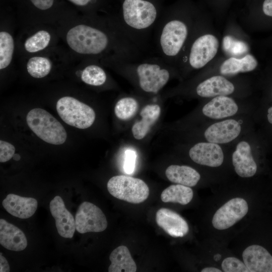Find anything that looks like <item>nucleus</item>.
Instances as JSON below:
<instances>
[{"mask_svg":"<svg viewBox=\"0 0 272 272\" xmlns=\"http://www.w3.org/2000/svg\"><path fill=\"white\" fill-rule=\"evenodd\" d=\"M201 272H221L222 270L214 267H207L203 268Z\"/></svg>","mask_w":272,"mask_h":272,"instance_id":"obj_37","label":"nucleus"},{"mask_svg":"<svg viewBox=\"0 0 272 272\" xmlns=\"http://www.w3.org/2000/svg\"><path fill=\"white\" fill-rule=\"evenodd\" d=\"M248 211V203L244 199L232 198L216 212L212 219L213 226L218 230L228 229L242 219Z\"/></svg>","mask_w":272,"mask_h":272,"instance_id":"obj_12","label":"nucleus"},{"mask_svg":"<svg viewBox=\"0 0 272 272\" xmlns=\"http://www.w3.org/2000/svg\"><path fill=\"white\" fill-rule=\"evenodd\" d=\"M15 49L14 39L7 31L0 32V70L8 67L12 62Z\"/></svg>","mask_w":272,"mask_h":272,"instance_id":"obj_27","label":"nucleus"},{"mask_svg":"<svg viewBox=\"0 0 272 272\" xmlns=\"http://www.w3.org/2000/svg\"><path fill=\"white\" fill-rule=\"evenodd\" d=\"M165 175L170 181L189 187L195 186L201 178L198 171L187 165H171L166 169Z\"/></svg>","mask_w":272,"mask_h":272,"instance_id":"obj_20","label":"nucleus"},{"mask_svg":"<svg viewBox=\"0 0 272 272\" xmlns=\"http://www.w3.org/2000/svg\"><path fill=\"white\" fill-rule=\"evenodd\" d=\"M219 46L217 38L212 34L196 37L191 42L183 63L192 69H201L215 56Z\"/></svg>","mask_w":272,"mask_h":272,"instance_id":"obj_9","label":"nucleus"},{"mask_svg":"<svg viewBox=\"0 0 272 272\" xmlns=\"http://www.w3.org/2000/svg\"><path fill=\"white\" fill-rule=\"evenodd\" d=\"M229 146L198 141L188 150V156L194 163L200 165L218 168L225 162Z\"/></svg>","mask_w":272,"mask_h":272,"instance_id":"obj_10","label":"nucleus"},{"mask_svg":"<svg viewBox=\"0 0 272 272\" xmlns=\"http://www.w3.org/2000/svg\"><path fill=\"white\" fill-rule=\"evenodd\" d=\"M236 91L234 83L223 75H214L200 82L195 88L196 96L210 99L219 96L234 95Z\"/></svg>","mask_w":272,"mask_h":272,"instance_id":"obj_13","label":"nucleus"},{"mask_svg":"<svg viewBox=\"0 0 272 272\" xmlns=\"http://www.w3.org/2000/svg\"><path fill=\"white\" fill-rule=\"evenodd\" d=\"M0 243L8 250L20 251L26 248L27 240L22 230L4 219H1Z\"/></svg>","mask_w":272,"mask_h":272,"instance_id":"obj_18","label":"nucleus"},{"mask_svg":"<svg viewBox=\"0 0 272 272\" xmlns=\"http://www.w3.org/2000/svg\"><path fill=\"white\" fill-rule=\"evenodd\" d=\"M266 118L268 123L272 124V106L269 107L267 110Z\"/></svg>","mask_w":272,"mask_h":272,"instance_id":"obj_38","label":"nucleus"},{"mask_svg":"<svg viewBox=\"0 0 272 272\" xmlns=\"http://www.w3.org/2000/svg\"><path fill=\"white\" fill-rule=\"evenodd\" d=\"M138 108V103L135 99L125 97L120 99L116 103L114 113L118 118L125 120L131 118Z\"/></svg>","mask_w":272,"mask_h":272,"instance_id":"obj_28","label":"nucleus"},{"mask_svg":"<svg viewBox=\"0 0 272 272\" xmlns=\"http://www.w3.org/2000/svg\"><path fill=\"white\" fill-rule=\"evenodd\" d=\"M52 61L48 57L43 55H34L30 57L26 63L28 74L36 79L43 78L51 71Z\"/></svg>","mask_w":272,"mask_h":272,"instance_id":"obj_26","label":"nucleus"},{"mask_svg":"<svg viewBox=\"0 0 272 272\" xmlns=\"http://www.w3.org/2000/svg\"><path fill=\"white\" fill-rule=\"evenodd\" d=\"M100 62L133 77L139 88L147 93L157 94L168 83L173 66L156 56L136 61L126 60L115 56L101 59Z\"/></svg>","mask_w":272,"mask_h":272,"instance_id":"obj_1","label":"nucleus"},{"mask_svg":"<svg viewBox=\"0 0 272 272\" xmlns=\"http://www.w3.org/2000/svg\"><path fill=\"white\" fill-rule=\"evenodd\" d=\"M2 205L11 215L20 219H27L35 213L38 206L36 199L22 197L15 194L7 195Z\"/></svg>","mask_w":272,"mask_h":272,"instance_id":"obj_17","label":"nucleus"},{"mask_svg":"<svg viewBox=\"0 0 272 272\" xmlns=\"http://www.w3.org/2000/svg\"><path fill=\"white\" fill-rule=\"evenodd\" d=\"M74 4L80 6L84 7L90 4L93 0H69Z\"/></svg>","mask_w":272,"mask_h":272,"instance_id":"obj_36","label":"nucleus"},{"mask_svg":"<svg viewBox=\"0 0 272 272\" xmlns=\"http://www.w3.org/2000/svg\"><path fill=\"white\" fill-rule=\"evenodd\" d=\"M256 149L253 130L229 146L232 165L239 176L249 178L256 173L257 164L255 158Z\"/></svg>","mask_w":272,"mask_h":272,"instance_id":"obj_6","label":"nucleus"},{"mask_svg":"<svg viewBox=\"0 0 272 272\" xmlns=\"http://www.w3.org/2000/svg\"><path fill=\"white\" fill-rule=\"evenodd\" d=\"M14 160H15V161H19L20 160V158H21V156L19 154H15L13 157Z\"/></svg>","mask_w":272,"mask_h":272,"instance_id":"obj_39","label":"nucleus"},{"mask_svg":"<svg viewBox=\"0 0 272 272\" xmlns=\"http://www.w3.org/2000/svg\"><path fill=\"white\" fill-rule=\"evenodd\" d=\"M230 36H226L223 40V46L226 51L233 54H240L246 51L247 46L242 42L234 40Z\"/></svg>","mask_w":272,"mask_h":272,"instance_id":"obj_30","label":"nucleus"},{"mask_svg":"<svg viewBox=\"0 0 272 272\" xmlns=\"http://www.w3.org/2000/svg\"><path fill=\"white\" fill-rule=\"evenodd\" d=\"M56 107L64 122L80 129L90 127L95 119V111L91 107L71 96L60 98Z\"/></svg>","mask_w":272,"mask_h":272,"instance_id":"obj_8","label":"nucleus"},{"mask_svg":"<svg viewBox=\"0 0 272 272\" xmlns=\"http://www.w3.org/2000/svg\"><path fill=\"white\" fill-rule=\"evenodd\" d=\"M37 9L41 11L50 9L53 5L54 0H29Z\"/></svg>","mask_w":272,"mask_h":272,"instance_id":"obj_33","label":"nucleus"},{"mask_svg":"<svg viewBox=\"0 0 272 272\" xmlns=\"http://www.w3.org/2000/svg\"><path fill=\"white\" fill-rule=\"evenodd\" d=\"M221 266L225 272H250L244 262L234 257L225 258Z\"/></svg>","mask_w":272,"mask_h":272,"instance_id":"obj_29","label":"nucleus"},{"mask_svg":"<svg viewBox=\"0 0 272 272\" xmlns=\"http://www.w3.org/2000/svg\"><path fill=\"white\" fill-rule=\"evenodd\" d=\"M242 258L250 272H272V256L261 246L247 247L243 252Z\"/></svg>","mask_w":272,"mask_h":272,"instance_id":"obj_16","label":"nucleus"},{"mask_svg":"<svg viewBox=\"0 0 272 272\" xmlns=\"http://www.w3.org/2000/svg\"><path fill=\"white\" fill-rule=\"evenodd\" d=\"M156 221L166 233L173 237H184L189 232L187 222L180 215L167 208L157 211Z\"/></svg>","mask_w":272,"mask_h":272,"instance_id":"obj_15","label":"nucleus"},{"mask_svg":"<svg viewBox=\"0 0 272 272\" xmlns=\"http://www.w3.org/2000/svg\"><path fill=\"white\" fill-rule=\"evenodd\" d=\"M252 113L203 123L200 127V141L229 146L253 130Z\"/></svg>","mask_w":272,"mask_h":272,"instance_id":"obj_3","label":"nucleus"},{"mask_svg":"<svg viewBox=\"0 0 272 272\" xmlns=\"http://www.w3.org/2000/svg\"><path fill=\"white\" fill-rule=\"evenodd\" d=\"M52 40V34L46 29H40L28 36L23 43L25 51L30 54L41 52L47 48Z\"/></svg>","mask_w":272,"mask_h":272,"instance_id":"obj_24","label":"nucleus"},{"mask_svg":"<svg viewBox=\"0 0 272 272\" xmlns=\"http://www.w3.org/2000/svg\"><path fill=\"white\" fill-rule=\"evenodd\" d=\"M137 158L136 152L131 149H127L124 152L123 169L125 173L132 174L135 169Z\"/></svg>","mask_w":272,"mask_h":272,"instance_id":"obj_31","label":"nucleus"},{"mask_svg":"<svg viewBox=\"0 0 272 272\" xmlns=\"http://www.w3.org/2000/svg\"><path fill=\"white\" fill-rule=\"evenodd\" d=\"M221 255L220 254H217L214 256V259L215 260H218L220 259Z\"/></svg>","mask_w":272,"mask_h":272,"instance_id":"obj_40","label":"nucleus"},{"mask_svg":"<svg viewBox=\"0 0 272 272\" xmlns=\"http://www.w3.org/2000/svg\"><path fill=\"white\" fill-rule=\"evenodd\" d=\"M15 148L14 146L3 140L0 141V162H6L13 158L15 154Z\"/></svg>","mask_w":272,"mask_h":272,"instance_id":"obj_32","label":"nucleus"},{"mask_svg":"<svg viewBox=\"0 0 272 272\" xmlns=\"http://www.w3.org/2000/svg\"><path fill=\"white\" fill-rule=\"evenodd\" d=\"M257 64V61L253 55L247 54L241 58L230 57L226 59L222 63L219 71L224 76H234L251 72Z\"/></svg>","mask_w":272,"mask_h":272,"instance_id":"obj_21","label":"nucleus"},{"mask_svg":"<svg viewBox=\"0 0 272 272\" xmlns=\"http://www.w3.org/2000/svg\"><path fill=\"white\" fill-rule=\"evenodd\" d=\"M86 65L80 71L81 80L85 84L95 87L105 84L107 80L106 72L99 60L87 59Z\"/></svg>","mask_w":272,"mask_h":272,"instance_id":"obj_23","label":"nucleus"},{"mask_svg":"<svg viewBox=\"0 0 272 272\" xmlns=\"http://www.w3.org/2000/svg\"><path fill=\"white\" fill-rule=\"evenodd\" d=\"M26 121L32 131L47 143L61 145L66 140L67 133L62 124L43 109L31 110L27 115Z\"/></svg>","mask_w":272,"mask_h":272,"instance_id":"obj_5","label":"nucleus"},{"mask_svg":"<svg viewBox=\"0 0 272 272\" xmlns=\"http://www.w3.org/2000/svg\"><path fill=\"white\" fill-rule=\"evenodd\" d=\"M111 264L109 266V272H135L137 265L132 258L128 248L121 245L111 253L109 256Z\"/></svg>","mask_w":272,"mask_h":272,"instance_id":"obj_22","label":"nucleus"},{"mask_svg":"<svg viewBox=\"0 0 272 272\" xmlns=\"http://www.w3.org/2000/svg\"><path fill=\"white\" fill-rule=\"evenodd\" d=\"M107 187L113 196L132 203H141L149 195V187L143 180L125 175L111 177Z\"/></svg>","mask_w":272,"mask_h":272,"instance_id":"obj_7","label":"nucleus"},{"mask_svg":"<svg viewBox=\"0 0 272 272\" xmlns=\"http://www.w3.org/2000/svg\"><path fill=\"white\" fill-rule=\"evenodd\" d=\"M107 224L104 214L93 203L84 201L78 207L75 216L76 229L78 232H102L107 228Z\"/></svg>","mask_w":272,"mask_h":272,"instance_id":"obj_11","label":"nucleus"},{"mask_svg":"<svg viewBox=\"0 0 272 272\" xmlns=\"http://www.w3.org/2000/svg\"><path fill=\"white\" fill-rule=\"evenodd\" d=\"M161 108L157 104H148L141 111L142 119L135 122L132 126L131 131L134 138L142 140L150 131L152 126L159 118Z\"/></svg>","mask_w":272,"mask_h":272,"instance_id":"obj_19","label":"nucleus"},{"mask_svg":"<svg viewBox=\"0 0 272 272\" xmlns=\"http://www.w3.org/2000/svg\"><path fill=\"white\" fill-rule=\"evenodd\" d=\"M10 266L8 261L3 256L2 253H0V271L1 272H9L10 271Z\"/></svg>","mask_w":272,"mask_h":272,"instance_id":"obj_35","label":"nucleus"},{"mask_svg":"<svg viewBox=\"0 0 272 272\" xmlns=\"http://www.w3.org/2000/svg\"><path fill=\"white\" fill-rule=\"evenodd\" d=\"M193 196V192L190 187L177 184L165 189L161 194V199L164 202L185 205L192 200Z\"/></svg>","mask_w":272,"mask_h":272,"instance_id":"obj_25","label":"nucleus"},{"mask_svg":"<svg viewBox=\"0 0 272 272\" xmlns=\"http://www.w3.org/2000/svg\"><path fill=\"white\" fill-rule=\"evenodd\" d=\"M262 10L265 15L272 17V0H265L263 3Z\"/></svg>","mask_w":272,"mask_h":272,"instance_id":"obj_34","label":"nucleus"},{"mask_svg":"<svg viewBox=\"0 0 272 272\" xmlns=\"http://www.w3.org/2000/svg\"><path fill=\"white\" fill-rule=\"evenodd\" d=\"M154 32L157 56L173 66L179 60L189 38L187 22L177 17H163L159 19Z\"/></svg>","mask_w":272,"mask_h":272,"instance_id":"obj_2","label":"nucleus"},{"mask_svg":"<svg viewBox=\"0 0 272 272\" xmlns=\"http://www.w3.org/2000/svg\"><path fill=\"white\" fill-rule=\"evenodd\" d=\"M49 208L59 235L63 238H72L76 230L75 219L65 208L62 198L55 196L50 202Z\"/></svg>","mask_w":272,"mask_h":272,"instance_id":"obj_14","label":"nucleus"},{"mask_svg":"<svg viewBox=\"0 0 272 272\" xmlns=\"http://www.w3.org/2000/svg\"><path fill=\"white\" fill-rule=\"evenodd\" d=\"M253 107L249 101L230 96H219L208 99L199 110L201 124L251 114Z\"/></svg>","mask_w":272,"mask_h":272,"instance_id":"obj_4","label":"nucleus"}]
</instances>
